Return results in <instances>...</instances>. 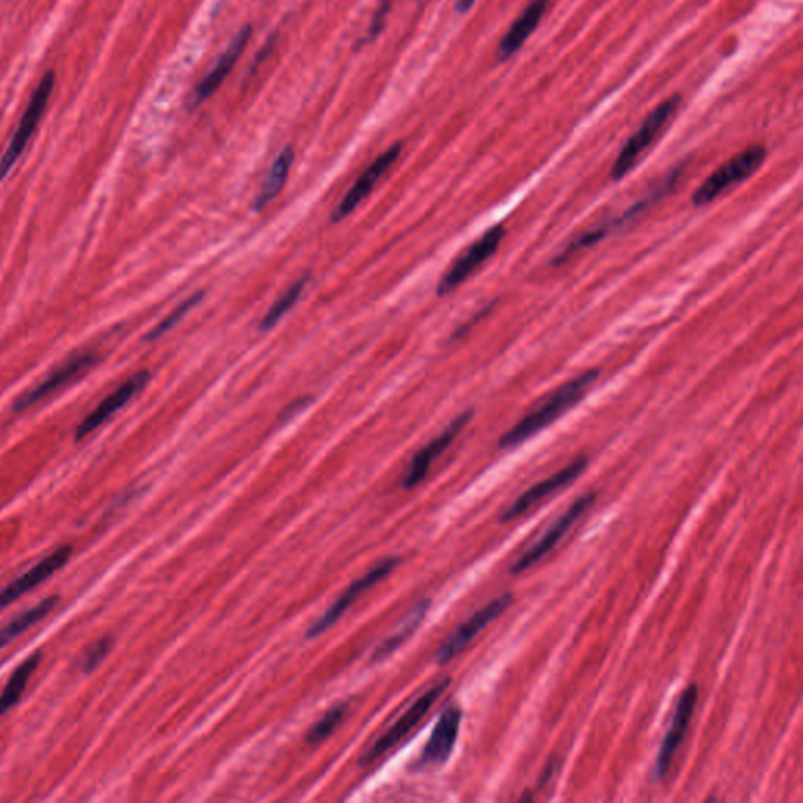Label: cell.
<instances>
[{
  "label": "cell",
  "mask_w": 803,
  "mask_h": 803,
  "mask_svg": "<svg viewBox=\"0 0 803 803\" xmlns=\"http://www.w3.org/2000/svg\"><path fill=\"white\" fill-rule=\"evenodd\" d=\"M447 686H449V679L438 683V685L429 689L428 692L422 693L418 700H415V703H411V706L401 714L399 721H397L396 724L391 725L390 730L377 739L375 744L368 750V753H366L361 763H372V761L385 755L387 750L399 744L401 739H404L408 732L413 731L419 722H421L425 714L431 711V708L435 704L436 700L439 699V696L445 692Z\"/></svg>",
  "instance_id": "obj_7"
},
{
  "label": "cell",
  "mask_w": 803,
  "mask_h": 803,
  "mask_svg": "<svg viewBox=\"0 0 803 803\" xmlns=\"http://www.w3.org/2000/svg\"><path fill=\"white\" fill-rule=\"evenodd\" d=\"M678 175L679 171L672 173V175L667 176V178H665L664 181L653 190V192L648 193L646 199L637 201V203L629 207V209L626 211L622 217H619L617 220L612 221V224L604 225V227L594 228V230L586 231L584 234L574 238L572 242H569V244L560 250V253L556 256L555 264L563 263V260L572 258L574 253L581 252V250L587 248V246L597 244V242L601 241L602 238H606L609 232L615 230V228L622 227V225L628 224L629 220H633V218L642 214L643 211L648 209V207L653 206V204L657 203L658 200H661L662 196L668 192V189L675 184Z\"/></svg>",
  "instance_id": "obj_10"
},
{
  "label": "cell",
  "mask_w": 803,
  "mask_h": 803,
  "mask_svg": "<svg viewBox=\"0 0 803 803\" xmlns=\"http://www.w3.org/2000/svg\"><path fill=\"white\" fill-rule=\"evenodd\" d=\"M345 710H347L345 704H337V706L331 708L329 713L320 718L315 727L309 730L308 735H306V742H309V744H319L323 739L329 738L331 732L336 730L337 725L344 721Z\"/></svg>",
  "instance_id": "obj_26"
},
{
  "label": "cell",
  "mask_w": 803,
  "mask_h": 803,
  "mask_svg": "<svg viewBox=\"0 0 803 803\" xmlns=\"http://www.w3.org/2000/svg\"><path fill=\"white\" fill-rule=\"evenodd\" d=\"M391 9V0H383L382 3H380L379 9H377V12L373 13L371 24H369L368 30H366V34L362 35L361 40H359V46L371 43V41L375 40L377 35L382 31L383 26H385V20L387 16V13H390Z\"/></svg>",
  "instance_id": "obj_28"
},
{
  "label": "cell",
  "mask_w": 803,
  "mask_h": 803,
  "mask_svg": "<svg viewBox=\"0 0 803 803\" xmlns=\"http://www.w3.org/2000/svg\"><path fill=\"white\" fill-rule=\"evenodd\" d=\"M112 648L111 639H101L100 642L94 643L90 650L87 651L86 658L82 661V671L91 672L101 664V661L107 657L109 651Z\"/></svg>",
  "instance_id": "obj_29"
},
{
  "label": "cell",
  "mask_w": 803,
  "mask_h": 803,
  "mask_svg": "<svg viewBox=\"0 0 803 803\" xmlns=\"http://www.w3.org/2000/svg\"><path fill=\"white\" fill-rule=\"evenodd\" d=\"M697 699H699V688L693 683H690L683 690L681 696H679L671 728H668L667 735H665L664 741H662L660 747V752H658V778H664L668 769H671L676 750L679 749L686 732H688L689 722L692 721L693 711H696Z\"/></svg>",
  "instance_id": "obj_11"
},
{
  "label": "cell",
  "mask_w": 803,
  "mask_h": 803,
  "mask_svg": "<svg viewBox=\"0 0 803 803\" xmlns=\"http://www.w3.org/2000/svg\"><path fill=\"white\" fill-rule=\"evenodd\" d=\"M94 361H97V357H94L93 354H90V352L76 355V357L68 359L65 365L60 366L58 371L52 372L48 379H44L40 385L35 386L34 390L29 391V393L23 394V396L15 401L13 408H15L16 411L27 410L31 405L46 399V397L51 396L54 391H58L59 387L66 385V383L72 382L76 377H79L80 373L86 372L87 369H90L91 366H93Z\"/></svg>",
  "instance_id": "obj_18"
},
{
  "label": "cell",
  "mask_w": 803,
  "mask_h": 803,
  "mask_svg": "<svg viewBox=\"0 0 803 803\" xmlns=\"http://www.w3.org/2000/svg\"><path fill=\"white\" fill-rule=\"evenodd\" d=\"M461 710L459 706H449L442 714L433 728L428 744L422 750L421 763L424 766H439L449 760L457 738H459Z\"/></svg>",
  "instance_id": "obj_17"
},
{
  "label": "cell",
  "mask_w": 803,
  "mask_h": 803,
  "mask_svg": "<svg viewBox=\"0 0 803 803\" xmlns=\"http://www.w3.org/2000/svg\"><path fill=\"white\" fill-rule=\"evenodd\" d=\"M474 3L475 0H456V10L461 13V15H464V13H468L473 9Z\"/></svg>",
  "instance_id": "obj_30"
},
{
  "label": "cell",
  "mask_w": 803,
  "mask_h": 803,
  "mask_svg": "<svg viewBox=\"0 0 803 803\" xmlns=\"http://www.w3.org/2000/svg\"><path fill=\"white\" fill-rule=\"evenodd\" d=\"M55 87V72L49 69L41 77L40 84L35 88L34 94H31L29 104H27L26 112H24L23 118H21L20 126H17L15 136H13L12 142L0 158V181L10 175L13 167L17 164L21 156H23L24 150L29 144L31 136L37 130L38 123L43 118L46 107H48L49 98H51L52 91Z\"/></svg>",
  "instance_id": "obj_4"
},
{
  "label": "cell",
  "mask_w": 803,
  "mask_h": 803,
  "mask_svg": "<svg viewBox=\"0 0 803 803\" xmlns=\"http://www.w3.org/2000/svg\"><path fill=\"white\" fill-rule=\"evenodd\" d=\"M587 464L588 460L586 457H579V459L572 461L569 467L560 470L559 473L552 474L551 477L538 482L534 487H531L526 493H523V495H521L520 498H518L517 501L513 502L506 512H504L501 520L510 521L513 520V518L523 515V513L532 509L535 504L544 501V499L548 498L552 493L559 492L560 488L572 484L573 481H576V479L586 471Z\"/></svg>",
  "instance_id": "obj_15"
},
{
  "label": "cell",
  "mask_w": 803,
  "mask_h": 803,
  "mask_svg": "<svg viewBox=\"0 0 803 803\" xmlns=\"http://www.w3.org/2000/svg\"><path fill=\"white\" fill-rule=\"evenodd\" d=\"M428 609L429 601H422L419 602L418 606H415V608L411 609L410 614H407V617L401 620L400 625L397 626V628L394 629V632L391 633L390 636H387L386 639L383 640V642L380 643L379 647L375 648V651H373L372 661H382L385 660V658L390 657V654H393L394 651H396L397 648H399L401 643H404L405 640H407L408 637L411 636V634L417 632L419 623L424 620Z\"/></svg>",
  "instance_id": "obj_23"
},
{
  "label": "cell",
  "mask_w": 803,
  "mask_h": 803,
  "mask_svg": "<svg viewBox=\"0 0 803 803\" xmlns=\"http://www.w3.org/2000/svg\"><path fill=\"white\" fill-rule=\"evenodd\" d=\"M148 380H150V373L144 371L136 373L132 379L123 383L115 393H112L107 399L102 400L101 404L98 405V407L94 408V410L91 411L82 422H80L79 428L76 429L77 442L86 438V436L90 435L91 432L97 431V429L104 424L112 415H115L123 405L128 404V401L132 399L139 391L143 390Z\"/></svg>",
  "instance_id": "obj_19"
},
{
  "label": "cell",
  "mask_w": 803,
  "mask_h": 803,
  "mask_svg": "<svg viewBox=\"0 0 803 803\" xmlns=\"http://www.w3.org/2000/svg\"><path fill=\"white\" fill-rule=\"evenodd\" d=\"M473 418V411L468 410L461 413L460 417L454 419L446 431L439 433L436 438H433L428 446L422 447L421 450L415 456L411 461L410 468H408L407 474L404 475V487L413 488L418 484L424 481L425 474L431 470L433 461L438 459L443 453L450 446V443L459 436V433L467 428L468 422Z\"/></svg>",
  "instance_id": "obj_14"
},
{
  "label": "cell",
  "mask_w": 803,
  "mask_h": 803,
  "mask_svg": "<svg viewBox=\"0 0 803 803\" xmlns=\"http://www.w3.org/2000/svg\"><path fill=\"white\" fill-rule=\"evenodd\" d=\"M504 235H506V227L495 225V227L488 228L481 238L475 239L473 244L468 246L459 258L454 260L447 272L443 275L438 289H436L438 295L443 297V295L453 292L454 289L461 286L482 264L487 263L498 252Z\"/></svg>",
  "instance_id": "obj_5"
},
{
  "label": "cell",
  "mask_w": 803,
  "mask_h": 803,
  "mask_svg": "<svg viewBox=\"0 0 803 803\" xmlns=\"http://www.w3.org/2000/svg\"><path fill=\"white\" fill-rule=\"evenodd\" d=\"M397 562H399V559L396 558L382 560L379 565L369 570L365 576L355 581V583L352 584V586L348 587L347 590H345L326 612H323L322 617H319V620H316V622L313 623L311 628L306 633V637H308V639H315V637L320 636V634H323L327 629L331 628L337 620L343 617L344 612L347 611V609L350 608V606L354 604V602L357 601L366 590L375 586L380 581L385 579L387 574L396 569Z\"/></svg>",
  "instance_id": "obj_8"
},
{
  "label": "cell",
  "mask_w": 803,
  "mask_h": 803,
  "mask_svg": "<svg viewBox=\"0 0 803 803\" xmlns=\"http://www.w3.org/2000/svg\"><path fill=\"white\" fill-rule=\"evenodd\" d=\"M59 597L44 598L43 601L38 602L37 606L30 608L29 611L23 612L17 617L10 620L5 625L0 626V650H3L9 643H12L16 637L21 634L30 629L31 626L37 625L58 606Z\"/></svg>",
  "instance_id": "obj_22"
},
{
  "label": "cell",
  "mask_w": 803,
  "mask_h": 803,
  "mask_svg": "<svg viewBox=\"0 0 803 803\" xmlns=\"http://www.w3.org/2000/svg\"><path fill=\"white\" fill-rule=\"evenodd\" d=\"M548 5L549 0H531L530 5L513 21L510 29L499 41L498 48H496V60L498 62H506V60L515 55L521 46L530 40L531 35L540 26Z\"/></svg>",
  "instance_id": "obj_20"
},
{
  "label": "cell",
  "mask_w": 803,
  "mask_h": 803,
  "mask_svg": "<svg viewBox=\"0 0 803 803\" xmlns=\"http://www.w3.org/2000/svg\"><path fill=\"white\" fill-rule=\"evenodd\" d=\"M679 105H681V97L674 94V97L667 98L647 116L646 122L640 125V128L629 137L628 142L620 151L617 158H615L614 165H612L611 178L614 181L625 178L628 173L634 170L637 164L642 161L648 150L658 142V139L662 136L665 129L668 128L676 114H678Z\"/></svg>",
  "instance_id": "obj_2"
},
{
  "label": "cell",
  "mask_w": 803,
  "mask_h": 803,
  "mask_svg": "<svg viewBox=\"0 0 803 803\" xmlns=\"http://www.w3.org/2000/svg\"><path fill=\"white\" fill-rule=\"evenodd\" d=\"M292 164H294V150L288 146L286 150L281 151L280 156L273 162L272 168L267 173L266 179L260 186L258 195L253 201V207L256 211H263L267 204L277 199L278 193L286 184Z\"/></svg>",
  "instance_id": "obj_21"
},
{
  "label": "cell",
  "mask_w": 803,
  "mask_h": 803,
  "mask_svg": "<svg viewBox=\"0 0 803 803\" xmlns=\"http://www.w3.org/2000/svg\"><path fill=\"white\" fill-rule=\"evenodd\" d=\"M595 498H597L595 493H587V495L581 496L579 499H576V501L569 507V510H566L563 515H560L558 520L552 523V526L541 535L540 540H538L537 544L532 545L531 548L527 549V551L524 552L515 563H513L510 572L515 574L526 572V570L534 566L538 560L544 559L552 548L558 546L560 538H562L563 535L570 531V527L579 520L581 515L586 512L588 507L594 504Z\"/></svg>",
  "instance_id": "obj_9"
},
{
  "label": "cell",
  "mask_w": 803,
  "mask_h": 803,
  "mask_svg": "<svg viewBox=\"0 0 803 803\" xmlns=\"http://www.w3.org/2000/svg\"><path fill=\"white\" fill-rule=\"evenodd\" d=\"M201 298H203V294H201V292L193 295V297L187 298V301L182 303V305H179L178 308H176L170 316L165 317V319L162 320L161 323H158L156 329L148 334L146 340L153 341L156 340V337L162 336V334L167 333V331L173 329V327H175L176 323L179 322V320H182V317H184L187 313H189L190 309H192L193 306H195L196 303L201 301Z\"/></svg>",
  "instance_id": "obj_27"
},
{
  "label": "cell",
  "mask_w": 803,
  "mask_h": 803,
  "mask_svg": "<svg viewBox=\"0 0 803 803\" xmlns=\"http://www.w3.org/2000/svg\"><path fill=\"white\" fill-rule=\"evenodd\" d=\"M598 377H600L598 371H587L546 394L526 417L521 418L520 422H517L509 432L504 433L499 439V447L515 449L544 432L549 425L555 424L563 415L569 413L574 405L579 404L586 397Z\"/></svg>",
  "instance_id": "obj_1"
},
{
  "label": "cell",
  "mask_w": 803,
  "mask_h": 803,
  "mask_svg": "<svg viewBox=\"0 0 803 803\" xmlns=\"http://www.w3.org/2000/svg\"><path fill=\"white\" fill-rule=\"evenodd\" d=\"M252 26H244L238 34L232 37L230 44L227 46L224 52H221L220 59L217 60L216 65L213 66L209 73L203 77V80L193 88L192 94L189 98V107L196 109L201 104H204L209 100L213 94H216L218 88L227 79L228 74L234 68L235 62L241 58L242 52L245 51L246 46L250 43L252 38Z\"/></svg>",
  "instance_id": "obj_12"
},
{
  "label": "cell",
  "mask_w": 803,
  "mask_h": 803,
  "mask_svg": "<svg viewBox=\"0 0 803 803\" xmlns=\"http://www.w3.org/2000/svg\"><path fill=\"white\" fill-rule=\"evenodd\" d=\"M305 286L306 280H301L297 281L294 286L289 289V291L284 292V294L281 295V297L278 298V301L275 302L272 306H270L267 315L263 317V320H260L259 329H273V327L277 326V323L280 322L281 319H283V316L288 315L289 309H291L292 306L297 303L298 298H301L303 289H305Z\"/></svg>",
  "instance_id": "obj_25"
},
{
  "label": "cell",
  "mask_w": 803,
  "mask_h": 803,
  "mask_svg": "<svg viewBox=\"0 0 803 803\" xmlns=\"http://www.w3.org/2000/svg\"><path fill=\"white\" fill-rule=\"evenodd\" d=\"M72 546H60L54 552L40 560L37 565L31 566L29 572L21 574L17 579L10 583L5 588H2L0 590V611L9 608L13 601L26 595L31 588L40 586L52 574L58 573L68 562L69 558H72Z\"/></svg>",
  "instance_id": "obj_16"
},
{
  "label": "cell",
  "mask_w": 803,
  "mask_h": 803,
  "mask_svg": "<svg viewBox=\"0 0 803 803\" xmlns=\"http://www.w3.org/2000/svg\"><path fill=\"white\" fill-rule=\"evenodd\" d=\"M767 150L763 144L747 148L738 156L730 158L727 164L718 167L692 196L693 206L703 207L711 201L718 199L722 193L727 192L732 186L744 182L750 176L760 170L766 161Z\"/></svg>",
  "instance_id": "obj_3"
},
{
  "label": "cell",
  "mask_w": 803,
  "mask_h": 803,
  "mask_svg": "<svg viewBox=\"0 0 803 803\" xmlns=\"http://www.w3.org/2000/svg\"><path fill=\"white\" fill-rule=\"evenodd\" d=\"M40 662L41 654L34 653L13 672L12 678L9 679L5 688H3L2 696H0V717L20 702L21 697L26 692L31 675L37 671Z\"/></svg>",
  "instance_id": "obj_24"
},
{
  "label": "cell",
  "mask_w": 803,
  "mask_h": 803,
  "mask_svg": "<svg viewBox=\"0 0 803 803\" xmlns=\"http://www.w3.org/2000/svg\"><path fill=\"white\" fill-rule=\"evenodd\" d=\"M400 153L401 143H396L393 144L390 150L385 151L382 156L377 157V161L373 162L371 167L359 176L357 182H355V184L352 186V189L345 193L341 203L334 207L333 213H331V221H341L344 220L345 217L350 216V214L357 209L359 204L368 199L373 187H375L377 182L380 181V178L390 170L391 165L399 158Z\"/></svg>",
  "instance_id": "obj_13"
},
{
  "label": "cell",
  "mask_w": 803,
  "mask_h": 803,
  "mask_svg": "<svg viewBox=\"0 0 803 803\" xmlns=\"http://www.w3.org/2000/svg\"><path fill=\"white\" fill-rule=\"evenodd\" d=\"M512 602L513 595L510 594V591H507V594H502L501 597L496 598V600L488 602L485 608L479 609V611L471 615L467 622L461 623L459 628L450 634V636L447 637L446 642L438 648V651H436V664H447V662L453 661L454 658L459 657L461 651L473 642L474 637L484 632L489 623L495 622L499 615H502L504 612L510 608Z\"/></svg>",
  "instance_id": "obj_6"
}]
</instances>
